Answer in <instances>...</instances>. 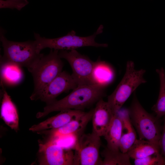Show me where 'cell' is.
Listing matches in <instances>:
<instances>
[{
  "instance_id": "cell-1",
  "label": "cell",
  "mask_w": 165,
  "mask_h": 165,
  "mask_svg": "<svg viewBox=\"0 0 165 165\" xmlns=\"http://www.w3.org/2000/svg\"><path fill=\"white\" fill-rule=\"evenodd\" d=\"M105 87L96 84L78 86L63 98L46 105L36 117L40 118L53 112L68 109L82 110L102 98Z\"/></svg>"
},
{
  "instance_id": "cell-2",
  "label": "cell",
  "mask_w": 165,
  "mask_h": 165,
  "mask_svg": "<svg viewBox=\"0 0 165 165\" xmlns=\"http://www.w3.org/2000/svg\"><path fill=\"white\" fill-rule=\"evenodd\" d=\"M0 40L3 50V55L0 60L11 62L21 67H26L30 72L44 55L38 52L35 40L24 42L9 41L5 36L2 28Z\"/></svg>"
},
{
  "instance_id": "cell-3",
  "label": "cell",
  "mask_w": 165,
  "mask_h": 165,
  "mask_svg": "<svg viewBox=\"0 0 165 165\" xmlns=\"http://www.w3.org/2000/svg\"><path fill=\"white\" fill-rule=\"evenodd\" d=\"M128 111L130 120L139 139L148 140L159 146L163 128L160 119L146 111L135 95Z\"/></svg>"
},
{
  "instance_id": "cell-4",
  "label": "cell",
  "mask_w": 165,
  "mask_h": 165,
  "mask_svg": "<svg viewBox=\"0 0 165 165\" xmlns=\"http://www.w3.org/2000/svg\"><path fill=\"white\" fill-rule=\"evenodd\" d=\"M59 50L51 49L44 55L30 72L33 78V91L30 98L36 101L44 89L62 71L63 64L59 56Z\"/></svg>"
},
{
  "instance_id": "cell-5",
  "label": "cell",
  "mask_w": 165,
  "mask_h": 165,
  "mask_svg": "<svg viewBox=\"0 0 165 165\" xmlns=\"http://www.w3.org/2000/svg\"><path fill=\"white\" fill-rule=\"evenodd\" d=\"M103 26L100 25L94 34L87 37H80L76 35L73 30L66 35L54 38L42 37L38 34L34 33V37L38 52L40 53L43 49L47 48L54 50H71L84 46H92L95 47L108 46L105 43H99L95 41V38L98 34L103 32Z\"/></svg>"
},
{
  "instance_id": "cell-6",
  "label": "cell",
  "mask_w": 165,
  "mask_h": 165,
  "mask_svg": "<svg viewBox=\"0 0 165 165\" xmlns=\"http://www.w3.org/2000/svg\"><path fill=\"white\" fill-rule=\"evenodd\" d=\"M145 72V70L143 69L136 70L133 61L127 62L123 78L114 91L108 97L107 102L114 114L121 108L139 85L146 82L144 78Z\"/></svg>"
},
{
  "instance_id": "cell-7",
  "label": "cell",
  "mask_w": 165,
  "mask_h": 165,
  "mask_svg": "<svg viewBox=\"0 0 165 165\" xmlns=\"http://www.w3.org/2000/svg\"><path fill=\"white\" fill-rule=\"evenodd\" d=\"M38 162L40 165H75V153L59 144L57 141L46 138L38 141Z\"/></svg>"
},
{
  "instance_id": "cell-8",
  "label": "cell",
  "mask_w": 165,
  "mask_h": 165,
  "mask_svg": "<svg viewBox=\"0 0 165 165\" xmlns=\"http://www.w3.org/2000/svg\"><path fill=\"white\" fill-rule=\"evenodd\" d=\"M100 138L93 132L78 138L75 145V165H102L99 153Z\"/></svg>"
},
{
  "instance_id": "cell-9",
  "label": "cell",
  "mask_w": 165,
  "mask_h": 165,
  "mask_svg": "<svg viewBox=\"0 0 165 165\" xmlns=\"http://www.w3.org/2000/svg\"><path fill=\"white\" fill-rule=\"evenodd\" d=\"M58 54L69 63L72 71L71 75L78 86L93 84L91 75L95 62L75 50H59Z\"/></svg>"
},
{
  "instance_id": "cell-10",
  "label": "cell",
  "mask_w": 165,
  "mask_h": 165,
  "mask_svg": "<svg viewBox=\"0 0 165 165\" xmlns=\"http://www.w3.org/2000/svg\"><path fill=\"white\" fill-rule=\"evenodd\" d=\"M78 86L71 75L62 71L44 89L36 100H40L46 105L50 104L61 93L73 90Z\"/></svg>"
},
{
  "instance_id": "cell-11",
  "label": "cell",
  "mask_w": 165,
  "mask_h": 165,
  "mask_svg": "<svg viewBox=\"0 0 165 165\" xmlns=\"http://www.w3.org/2000/svg\"><path fill=\"white\" fill-rule=\"evenodd\" d=\"M94 110V109L85 112L80 117L71 121L61 127L44 130L37 133L46 135V138L56 141L70 136H79L92 119Z\"/></svg>"
},
{
  "instance_id": "cell-12",
  "label": "cell",
  "mask_w": 165,
  "mask_h": 165,
  "mask_svg": "<svg viewBox=\"0 0 165 165\" xmlns=\"http://www.w3.org/2000/svg\"><path fill=\"white\" fill-rule=\"evenodd\" d=\"M114 115L107 102L102 98L100 99L97 102L91 119L92 132L101 137L104 136L111 123Z\"/></svg>"
},
{
  "instance_id": "cell-13",
  "label": "cell",
  "mask_w": 165,
  "mask_h": 165,
  "mask_svg": "<svg viewBox=\"0 0 165 165\" xmlns=\"http://www.w3.org/2000/svg\"><path fill=\"white\" fill-rule=\"evenodd\" d=\"M60 112L56 115L33 125L29 130L37 133L44 130L57 129L79 118L85 112L82 110L75 109H68Z\"/></svg>"
},
{
  "instance_id": "cell-14",
  "label": "cell",
  "mask_w": 165,
  "mask_h": 165,
  "mask_svg": "<svg viewBox=\"0 0 165 165\" xmlns=\"http://www.w3.org/2000/svg\"><path fill=\"white\" fill-rule=\"evenodd\" d=\"M1 82L2 95L0 116L5 123L12 129L17 132L19 130V117L16 108Z\"/></svg>"
},
{
  "instance_id": "cell-15",
  "label": "cell",
  "mask_w": 165,
  "mask_h": 165,
  "mask_svg": "<svg viewBox=\"0 0 165 165\" xmlns=\"http://www.w3.org/2000/svg\"><path fill=\"white\" fill-rule=\"evenodd\" d=\"M120 115L123 122V129L119 148L122 152L127 153L137 139L136 134L130 118L128 109L123 110Z\"/></svg>"
},
{
  "instance_id": "cell-16",
  "label": "cell",
  "mask_w": 165,
  "mask_h": 165,
  "mask_svg": "<svg viewBox=\"0 0 165 165\" xmlns=\"http://www.w3.org/2000/svg\"><path fill=\"white\" fill-rule=\"evenodd\" d=\"M1 82L13 86L21 82L23 77L21 67L8 61L0 60Z\"/></svg>"
},
{
  "instance_id": "cell-17",
  "label": "cell",
  "mask_w": 165,
  "mask_h": 165,
  "mask_svg": "<svg viewBox=\"0 0 165 165\" xmlns=\"http://www.w3.org/2000/svg\"><path fill=\"white\" fill-rule=\"evenodd\" d=\"M123 127L122 118L117 112L115 114L110 127L103 136L107 142V148L112 150H119V142Z\"/></svg>"
},
{
  "instance_id": "cell-18",
  "label": "cell",
  "mask_w": 165,
  "mask_h": 165,
  "mask_svg": "<svg viewBox=\"0 0 165 165\" xmlns=\"http://www.w3.org/2000/svg\"><path fill=\"white\" fill-rule=\"evenodd\" d=\"M160 151L159 145L148 140L139 139L136 140L127 153L130 158L135 160L144 158Z\"/></svg>"
},
{
  "instance_id": "cell-19",
  "label": "cell",
  "mask_w": 165,
  "mask_h": 165,
  "mask_svg": "<svg viewBox=\"0 0 165 165\" xmlns=\"http://www.w3.org/2000/svg\"><path fill=\"white\" fill-rule=\"evenodd\" d=\"M113 75L111 69L105 62L100 60L95 62L91 75L93 84L105 86L111 81Z\"/></svg>"
},
{
  "instance_id": "cell-20",
  "label": "cell",
  "mask_w": 165,
  "mask_h": 165,
  "mask_svg": "<svg viewBox=\"0 0 165 165\" xmlns=\"http://www.w3.org/2000/svg\"><path fill=\"white\" fill-rule=\"evenodd\" d=\"M104 158L102 165H131L130 157L127 153L119 150H112L106 148L102 152Z\"/></svg>"
},
{
  "instance_id": "cell-21",
  "label": "cell",
  "mask_w": 165,
  "mask_h": 165,
  "mask_svg": "<svg viewBox=\"0 0 165 165\" xmlns=\"http://www.w3.org/2000/svg\"><path fill=\"white\" fill-rule=\"evenodd\" d=\"M158 74L160 86L158 99L156 103L152 106V110L160 119L165 116V71L163 68L156 70Z\"/></svg>"
},
{
  "instance_id": "cell-22",
  "label": "cell",
  "mask_w": 165,
  "mask_h": 165,
  "mask_svg": "<svg viewBox=\"0 0 165 165\" xmlns=\"http://www.w3.org/2000/svg\"><path fill=\"white\" fill-rule=\"evenodd\" d=\"M134 163L135 165H165V158L160 152L134 160Z\"/></svg>"
},
{
  "instance_id": "cell-23",
  "label": "cell",
  "mask_w": 165,
  "mask_h": 165,
  "mask_svg": "<svg viewBox=\"0 0 165 165\" xmlns=\"http://www.w3.org/2000/svg\"><path fill=\"white\" fill-rule=\"evenodd\" d=\"M1 9L9 8L20 11L28 3L27 0H0Z\"/></svg>"
},
{
  "instance_id": "cell-24",
  "label": "cell",
  "mask_w": 165,
  "mask_h": 165,
  "mask_svg": "<svg viewBox=\"0 0 165 165\" xmlns=\"http://www.w3.org/2000/svg\"><path fill=\"white\" fill-rule=\"evenodd\" d=\"M159 145L161 153L165 158V116H164L163 125L159 142Z\"/></svg>"
}]
</instances>
